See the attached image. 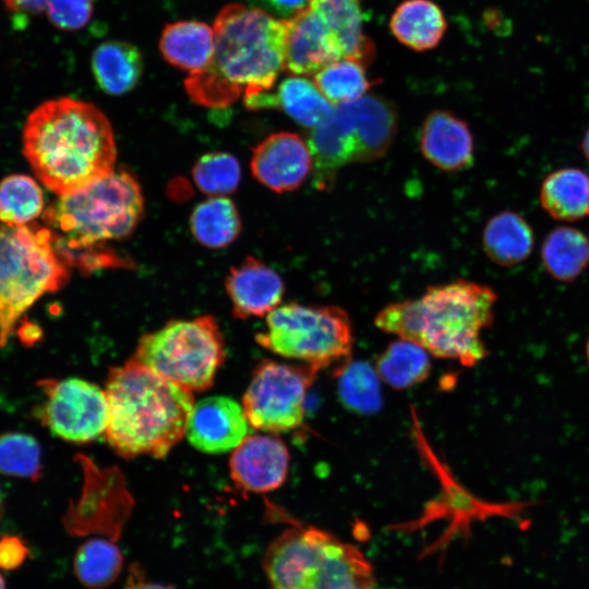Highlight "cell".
I'll return each mask as SVG.
<instances>
[{"label": "cell", "instance_id": "1", "mask_svg": "<svg viewBox=\"0 0 589 589\" xmlns=\"http://www.w3.org/2000/svg\"><path fill=\"white\" fill-rule=\"evenodd\" d=\"M23 154L41 183L58 195L115 171L116 143L107 117L93 104L49 99L28 116Z\"/></svg>", "mask_w": 589, "mask_h": 589}, {"label": "cell", "instance_id": "2", "mask_svg": "<svg viewBox=\"0 0 589 589\" xmlns=\"http://www.w3.org/2000/svg\"><path fill=\"white\" fill-rule=\"evenodd\" d=\"M215 49L211 63L189 73V97L211 108L233 104L272 91L285 64V20L242 3H229L214 22Z\"/></svg>", "mask_w": 589, "mask_h": 589}, {"label": "cell", "instance_id": "3", "mask_svg": "<svg viewBox=\"0 0 589 589\" xmlns=\"http://www.w3.org/2000/svg\"><path fill=\"white\" fill-rule=\"evenodd\" d=\"M496 301L491 287L458 279L431 286L418 299L388 304L374 323L436 358L473 366L488 356L481 332L493 323Z\"/></svg>", "mask_w": 589, "mask_h": 589}, {"label": "cell", "instance_id": "4", "mask_svg": "<svg viewBox=\"0 0 589 589\" xmlns=\"http://www.w3.org/2000/svg\"><path fill=\"white\" fill-rule=\"evenodd\" d=\"M193 392L130 358L109 369L105 437L125 459L164 458L185 436Z\"/></svg>", "mask_w": 589, "mask_h": 589}, {"label": "cell", "instance_id": "5", "mask_svg": "<svg viewBox=\"0 0 589 589\" xmlns=\"http://www.w3.org/2000/svg\"><path fill=\"white\" fill-rule=\"evenodd\" d=\"M144 213L139 182L127 171L111 173L67 194L43 212L52 244L70 266L91 268L100 243L130 236Z\"/></svg>", "mask_w": 589, "mask_h": 589}, {"label": "cell", "instance_id": "6", "mask_svg": "<svg viewBox=\"0 0 589 589\" xmlns=\"http://www.w3.org/2000/svg\"><path fill=\"white\" fill-rule=\"evenodd\" d=\"M269 589H374L371 563L354 545L316 527H291L262 560Z\"/></svg>", "mask_w": 589, "mask_h": 589}, {"label": "cell", "instance_id": "7", "mask_svg": "<svg viewBox=\"0 0 589 589\" xmlns=\"http://www.w3.org/2000/svg\"><path fill=\"white\" fill-rule=\"evenodd\" d=\"M69 276V265L57 253L46 226L0 221L1 347L21 316L44 294L62 288Z\"/></svg>", "mask_w": 589, "mask_h": 589}, {"label": "cell", "instance_id": "8", "mask_svg": "<svg viewBox=\"0 0 589 589\" xmlns=\"http://www.w3.org/2000/svg\"><path fill=\"white\" fill-rule=\"evenodd\" d=\"M255 339L269 351L317 371L350 360L353 344L351 323L344 309L296 302L271 311L266 330Z\"/></svg>", "mask_w": 589, "mask_h": 589}, {"label": "cell", "instance_id": "9", "mask_svg": "<svg viewBox=\"0 0 589 589\" xmlns=\"http://www.w3.org/2000/svg\"><path fill=\"white\" fill-rule=\"evenodd\" d=\"M132 358L191 392H203L225 362V341L211 315L175 320L143 335Z\"/></svg>", "mask_w": 589, "mask_h": 589}, {"label": "cell", "instance_id": "10", "mask_svg": "<svg viewBox=\"0 0 589 589\" xmlns=\"http://www.w3.org/2000/svg\"><path fill=\"white\" fill-rule=\"evenodd\" d=\"M318 372L305 364L263 360L254 369L242 398L251 428L274 434L300 428L306 395Z\"/></svg>", "mask_w": 589, "mask_h": 589}, {"label": "cell", "instance_id": "11", "mask_svg": "<svg viewBox=\"0 0 589 589\" xmlns=\"http://www.w3.org/2000/svg\"><path fill=\"white\" fill-rule=\"evenodd\" d=\"M37 384L45 399L33 413L55 436L85 444L105 435L108 422L105 389L76 377L44 378Z\"/></svg>", "mask_w": 589, "mask_h": 589}, {"label": "cell", "instance_id": "12", "mask_svg": "<svg viewBox=\"0 0 589 589\" xmlns=\"http://www.w3.org/2000/svg\"><path fill=\"white\" fill-rule=\"evenodd\" d=\"M308 144L291 132L268 135L253 149L251 170L269 190L283 193L299 188L312 170Z\"/></svg>", "mask_w": 589, "mask_h": 589}, {"label": "cell", "instance_id": "13", "mask_svg": "<svg viewBox=\"0 0 589 589\" xmlns=\"http://www.w3.org/2000/svg\"><path fill=\"white\" fill-rule=\"evenodd\" d=\"M250 430L242 405L230 397L211 396L194 404L185 436L203 453L221 454L233 450Z\"/></svg>", "mask_w": 589, "mask_h": 589}, {"label": "cell", "instance_id": "14", "mask_svg": "<svg viewBox=\"0 0 589 589\" xmlns=\"http://www.w3.org/2000/svg\"><path fill=\"white\" fill-rule=\"evenodd\" d=\"M289 462V450L280 438L248 435L231 454L230 477L242 491L271 492L285 482Z\"/></svg>", "mask_w": 589, "mask_h": 589}, {"label": "cell", "instance_id": "15", "mask_svg": "<svg viewBox=\"0 0 589 589\" xmlns=\"http://www.w3.org/2000/svg\"><path fill=\"white\" fill-rule=\"evenodd\" d=\"M334 108L354 143L357 163L372 161L385 155L397 131V111L390 101L364 95Z\"/></svg>", "mask_w": 589, "mask_h": 589}, {"label": "cell", "instance_id": "16", "mask_svg": "<svg viewBox=\"0 0 589 589\" xmlns=\"http://www.w3.org/2000/svg\"><path fill=\"white\" fill-rule=\"evenodd\" d=\"M285 24L284 71L290 75H314L330 62L344 59L336 39L310 5L285 20Z\"/></svg>", "mask_w": 589, "mask_h": 589}, {"label": "cell", "instance_id": "17", "mask_svg": "<svg viewBox=\"0 0 589 589\" xmlns=\"http://www.w3.org/2000/svg\"><path fill=\"white\" fill-rule=\"evenodd\" d=\"M225 285L232 314L242 320L268 314L279 305L285 292L281 277L253 256L232 267Z\"/></svg>", "mask_w": 589, "mask_h": 589}, {"label": "cell", "instance_id": "18", "mask_svg": "<svg viewBox=\"0 0 589 589\" xmlns=\"http://www.w3.org/2000/svg\"><path fill=\"white\" fill-rule=\"evenodd\" d=\"M420 148L435 167L445 171L466 169L473 163V137L466 121L454 113L435 110L426 116Z\"/></svg>", "mask_w": 589, "mask_h": 589}, {"label": "cell", "instance_id": "19", "mask_svg": "<svg viewBox=\"0 0 589 589\" xmlns=\"http://www.w3.org/2000/svg\"><path fill=\"white\" fill-rule=\"evenodd\" d=\"M250 109L280 108L297 123L313 129L333 110L334 106L306 76L291 75L268 91L244 99Z\"/></svg>", "mask_w": 589, "mask_h": 589}, {"label": "cell", "instance_id": "20", "mask_svg": "<svg viewBox=\"0 0 589 589\" xmlns=\"http://www.w3.org/2000/svg\"><path fill=\"white\" fill-rule=\"evenodd\" d=\"M361 1L312 0L309 5L336 39L342 57L368 65L375 56V47L363 32Z\"/></svg>", "mask_w": 589, "mask_h": 589}, {"label": "cell", "instance_id": "21", "mask_svg": "<svg viewBox=\"0 0 589 589\" xmlns=\"http://www.w3.org/2000/svg\"><path fill=\"white\" fill-rule=\"evenodd\" d=\"M159 49L171 65L189 73L207 67L214 55V28L200 21H178L163 29Z\"/></svg>", "mask_w": 589, "mask_h": 589}, {"label": "cell", "instance_id": "22", "mask_svg": "<svg viewBox=\"0 0 589 589\" xmlns=\"http://www.w3.org/2000/svg\"><path fill=\"white\" fill-rule=\"evenodd\" d=\"M539 200L553 219L574 223L589 217V175L576 167L549 173L540 187Z\"/></svg>", "mask_w": 589, "mask_h": 589}, {"label": "cell", "instance_id": "23", "mask_svg": "<svg viewBox=\"0 0 589 589\" xmlns=\"http://www.w3.org/2000/svg\"><path fill=\"white\" fill-rule=\"evenodd\" d=\"M482 247L485 255L496 265L516 266L531 255L534 233L521 215L513 211H503L485 224Z\"/></svg>", "mask_w": 589, "mask_h": 589}, {"label": "cell", "instance_id": "24", "mask_svg": "<svg viewBox=\"0 0 589 589\" xmlns=\"http://www.w3.org/2000/svg\"><path fill=\"white\" fill-rule=\"evenodd\" d=\"M389 28L406 47L424 51L442 40L447 22L441 8L431 0H405L393 12Z\"/></svg>", "mask_w": 589, "mask_h": 589}, {"label": "cell", "instance_id": "25", "mask_svg": "<svg viewBox=\"0 0 589 589\" xmlns=\"http://www.w3.org/2000/svg\"><path fill=\"white\" fill-rule=\"evenodd\" d=\"M92 72L105 93L119 96L131 91L140 81L143 59L140 50L130 43L105 41L93 52Z\"/></svg>", "mask_w": 589, "mask_h": 589}, {"label": "cell", "instance_id": "26", "mask_svg": "<svg viewBox=\"0 0 589 589\" xmlns=\"http://www.w3.org/2000/svg\"><path fill=\"white\" fill-rule=\"evenodd\" d=\"M540 256L553 279L572 283L589 266V237L574 227H556L545 236Z\"/></svg>", "mask_w": 589, "mask_h": 589}, {"label": "cell", "instance_id": "27", "mask_svg": "<svg viewBox=\"0 0 589 589\" xmlns=\"http://www.w3.org/2000/svg\"><path fill=\"white\" fill-rule=\"evenodd\" d=\"M374 368L382 382L395 389H406L425 381L432 364L424 348L398 338L380 353Z\"/></svg>", "mask_w": 589, "mask_h": 589}, {"label": "cell", "instance_id": "28", "mask_svg": "<svg viewBox=\"0 0 589 589\" xmlns=\"http://www.w3.org/2000/svg\"><path fill=\"white\" fill-rule=\"evenodd\" d=\"M190 229L201 244L219 249L230 244L241 230L236 205L226 196H212L191 214Z\"/></svg>", "mask_w": 589, "mask_h": 589}, {"label": "cell", "instance_id": "29", "mask_svg": "<svg viewBox=\"0 0 589 589\" xmlns=\"http://www.w3.org/2000/svg\"><path fill=\"white\" fill-rule=\"evenodd\" d=\"M73 569L84 587L104 589L111 586L120 576L123 569V555L113 541L93 538L77 548Z\"/></svg>", "mask_w": 589, "mask_h": 589}, {"label": "cell", "instance_id": "30", "mask_svg": "<svg viewBox=\"0 0 589 589\" xmlns=\"http://www.w3.org/2000/svg\"><path fill=\"white\" fill-rule=\"evenodd\" d=\"M337 394L342 405L360 414L377 412L382 406L381 378L375 368L348 360L335 371Z\"/></svg>", "mask_w": 589, "mask_h": 589}, {"label": "cell", "instance_id": "31", "mask_svg": "<svg viewBox=\"0 0 589 589\" xmlns=\"http://www.w3.org/2000/svg\"><path fill=\"white\" fill-rule=\"evenodd\" d=\"M313 82L333 106L354 101L363 97L371 87L365 64L347 58L322 68L313 75Z\"/></svg>", "mask_w": 589, "mask_h": 589}, {"label": "cell", "instance_id": "32", "mask_svg": "<svg viewBox=\"0 0 589 589\" xmlns=\"http://www.w3.org/2000/svg\"><path fill=\"white\" fill-rule=\"evenodd\" d=\"M44 212V194L37 182L25 175H11L0 182V221L26 225Z\"/></svg>", "mask_w": 589, "mask_h": 589}, {"label": "cell", "instance_id": "33", "mask_svg": "<svg viewBox=\"0 0 589 589\" xmlns=\"http://www.w3.org/2000/svg\"><path fill=\"white\" fill-rule=\"evenodd\" d=\"M197 188L212 196H225L236 191L241 178L237 158L216 152L202 156L192 170Z\"/></svg>", "mask_w": 589, "mask_h": 589}, {"label": "cell", "instance_id": "34", "mask_svg": "<svg viewBox=\"0 0 589 589\" xmlns=\"http://www.w3.org/2000/svg\"><path fill=\"white\" fill-rule=\"evenodd\" d=\"M0 472L37 481L41 473L38 442L25 433L10 432L0 435Z\"/></svg>", "mask_w": 589, "mask_h": 589}, {"label": "cell", "instance_id": "35", "mask_svg": "<svg viewBox=\"0 0 589 589\" xmlns=\"http://www.w3.org/2000/svg\"><path fill=\"white\" fill-rule=\"evenodd\" d=\"M93 10V0H49L46 13L57 28L77 31L89 22Z\"/></svg>", "mask_w": 589, "mask_h": 589}, {"label": "cell", "instance_id": "36", "mask_svg": "<svg viewBox=\"0 0 589 589\" xmlns=\"http://www.w3.org/2000/svg\"><path fill=\"white\" fill-rule=\"evenodd\" d=\"M29 550L22 538L4 536L0 539V567L7 570L20 567L27 558Z\"/></svg>", "mask_w": 589, "mask_h": 589}, {"label": "cell", "instance_id": "37", "mask_svg": "<svg viewBox=\"0 0 589 589\" xmlns=\"http://www.w3.org/2000/svg\"><path fill=\"white\" fill-rule=\"evenodd\" d=\"M123 589H173L170 586H166L159 582L149 581L143 568L137 564L133 563L130 565L128 578Z\"/></svg>", "mask_w": 589, "mask_h": 589}, {"label": "cell", "instance_id": "38", "mask_svg": "<svg viewBox=\"0 0 589 589\" xmlns=\"http://www.w3.org/2000/svg\"><path fill=\"white\" fill-rule=\"evenodd\" d=\"M8 11L14 14L34 15L46 11L49 0H1Z\"/></svg>", "mask_w": 589, "mask_h": 589}, {"label": "cell", "instance_id": "39", "mask_svg": "<svg viewBox=\"0 0 589 589\" xmlns=\"http://www.w3.org/2000/svg\"><path fill=\"white\" fill-rule=\"evenodd\" d=\"M16 334L21 342L26 347L34 346L43 337L41 328L28 321H24L19 325Z\"/></svg>", "mask_w": 589, "mask_h": 589}, {"label": "cell", "instance_id": "40", "mask_svg": "<svg viewBox=\"0 0 589 589\" xmlns=\"http://www.w3.org/2000/svg\"><path fill=\"white\" fill-rule=\"evenodd\" d=\"M273 9L284 15H293L305 9L312 0H265Z\"/></svg>", "mask_w": 589, "mask_h": 589}, {"label": "cell", "instance_id": "41", "mask_svg": "<svg viewBox=\"0 0 589 589\" xmlns=\"http://www.w3.org/2000/svg\"><path fill=\"white\" fill-rule=\"evenodd\" d=\"M580 149L586 160L589 163V125L582 135L581 142H580Z\"/></svg>", "mask_w": 589, "mask_h": 589}, {"label": "cell", "instance_id": "42", "mask_svg": "<svg viewBox=\"0 0 589 589\" xmlns=\"http://www.w3.org/2000/svg\"><path fill=\"white\" fill-rule=\"evenodd\" d=\"M2 514H3V498H2V493L0 491V518L2 517Z\"/></svg>", "mask_w": 589, "mask_h": 589}, {"label": "cell", "instance_id": "43", "mask_svg": "<svg viewBox=\"0 0 589 589\" xmlns=\"http://www.w3.org/2000/svg\"><path fill=\"white\" fill-rule=\"evenodd\" d=\"M586 357H587V361H588V364H589V338H588V341L586 344Z\"/></svg>", "mask_w": 589, "mask_h": 589}, {"label": "cell", "instance_id": "44", "mask_svg": "<svg viewBox=\"0 0 589 589\" xmlns=\"http://www.w3.org/2000/svg\"><path fill=\"white\" fill-rule=\"evenodd\" d=\"M0 589H5V584L1 575H0Z\"/></svg>", "mask_w": 589, "mask_h": 589}]
</instances>
